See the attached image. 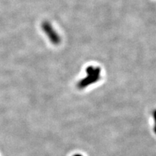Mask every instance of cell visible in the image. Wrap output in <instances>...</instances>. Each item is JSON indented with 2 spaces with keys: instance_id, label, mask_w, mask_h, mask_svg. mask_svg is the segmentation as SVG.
Returning <instances> with one entry per match:
<instances>
[{
  "instance_id": "1",
  "label": "cell",
  "mask_w": 156,
  "mask_h": 156,
  "mask_svg": "<svg viewBox=\"0 0 156 156\" xmlns=\"http://www.w3.org/2000/svg\"><path fill=\"white\" fill-rule=\"evenodd\" d=\"M87 76L78 83L77 87L80 89H83L88 85L96 83L101 78V69L90 66L86 69Z\"/></svg>"
},
{
  "instance_id": "2",
  "label": "cell",
  "mask_w": 156,
  "mask_h": 156,
  "mask_svg": "<svg viewBox=\"0 0 156 156\" xmlns=\"http://www.w3.org/2000/svg\"><path fill=\"white\" fill-rule=\"evenodd\" d=\"M42 28L45 34L47 35L48 38L50 39L51 42L53 43L54 44H58L61 41V39L58 35L56 34V31L54 30L53 27L50 24L48 21H45L42 24Z\"/></svg>"
},
{
  "instance_id": "3",
  "label": "cell",
  "mask_w": 156,
  "mask_h": 156,
  "mask_svg": "<svg viewBox=\"0 0 156 156\" xmlns=\"http://www.w3.org/2000/svg\"><path fill=\"white\" fill-rule=\"evenodd\" d=\"M153 119L154 122H155V126H154V132L156 134V109L153 112Z\"/></svg>"
},
{
  "instance_id": "4",
  "label": "cell",
  "mask_w": 156,
  "mask_h": 156,
  "mask_svg": "<svg viewBox=\"0 0 156 156\" xmlns=\"http://www.w3.org/2000/svg\"><path fill=\"white\" fill-rule=\"evenodd\" d=\"M73 156H83V155H80V154H75V155H74Z\"/></svg>"
}]
</instances>
